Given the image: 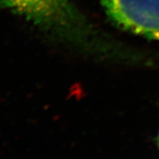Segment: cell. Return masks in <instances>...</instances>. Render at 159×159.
<instances>
[{
    "instance_id": "cell-1",
    "label": "cell",
    "mask_w": 159,
    "mask_h": 159,
    "mask_svg": "<svg viewBox=\"0 0 159 159\" xmlns=\"http://www.w3.org/2000/svg\"><path fill=\"white\" fill-rule=\"evenodd\" d=\"M0 7L30 21L46 35L93 54L109 55V41L71 0H0Z\"/></svg>"
},
{
    "instance_id": "cell-2",
    "label": "cell",
    "mask_w": 159,
    "mask_h": 159,
    "mask_svg": "<svg viewBox=\"0 0 159 159\" xmlns=\"http://www.w3.org/2000/svg\"><path fill=\"white\" fill-rule=\"evenodd\" d=\"M105 11L123 30L159 40V0H99Z\"/></svg>"
},
{
    "instance_id": "cell-3",
    "label": "cell",
    "mask_w": 159,
    "mask_h": 159,
    "mask_svg": "<svg viewBox=\"0 0 159 159\" xmlns=\"http://www.w3.org/2000/svg\"><path fill=\"white\" fill-rule=\"evenodd\" d=\"M157 144L159 147V132H158V134H157Z\"/></svg>"
}]
</instances>
